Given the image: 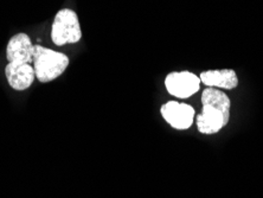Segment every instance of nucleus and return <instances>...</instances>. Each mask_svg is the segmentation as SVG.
<instances>
[{"instance_id":"5","label":"nucleus","mask_w":263,"mask_h":198,"mask_svg":"<svg viewBox=\"0 0 263 198\" xmlns=\"http://www.w3.org/2000/svg\"><path fill=\"white\" fill-rule=\"evenodd\" d=\"M161 115L176 130H187L195 120V110L190 104L168 101L161 107Z\"/></svg>"},{"instance_id":"8","label":"nucleus","mask_w":263,"mask_h":198,"mask_svg":"<svg viewBox=\"0 0 263 198\" xmlns=\"http://www.w3.org/2000/svg\"><path fill=\"white\" fill-rule=\"evenodd\" d=\"M200 82L210 88H222L227 91L235 89L238 85V79L233 69H222V70H208L199 75Z\"/></svg>"},{"instance_id":"4","label":"nucleus","mask_w":263,"mask_h":198,"mask_svg":"<svg viewBox=\"0 0 263 198\" xmlns=\"http://www.w3.org/2000/svg\"><path fill=\"white\" fill-rule=\"evenodd\" d=\"M200 79L190 71H176L166 76L167 92L178 99H187L199 91Z\"/></svg>"},{"instance_id":"7","label":"nucleus","mask_w":263,"mask_h":198,"mask_svg":"<svg viewBox=\"0 0 263 198\" xmlns=\"http://www.w3.org/2000/svg\"><path fill=\"white\" fill-rule=\"evenodd\" d=\"M33 44L30 37L24 32L17 33L11 38L6 46V58L9 62L17 63H32Z\"/></svg>"},{"instance_id":"1","label":"nucleus","mask_w":263,"mask_h":198,"mask_svg":"<svg viewBox=\"0 0 263 198\" xmlns=\"http://www.w3.org/2000/svg\"><path fill=\"white\" fill-rule=\"evenodd\" d=\"M203 112L197 116L196 122L198 131L203 134H215L230 119V99L226 93L217 88H206L202 94Z\"/></svg>"},{"instance_id":"2","label":"nucleus","mask_w":263,"mask_h":198,"mask_svg":"<svg viewBox=\"0 0 263 198\" xmlns=\"http://www.w3.org/2000/svg\"><path fill=\"white\" fill-rule=\"evenodd\" d=\"M32 63L37 80L42 83H48L56 80L69 65V57L43 45H33Z\"/></svg>"},{"instance_id":"6","label":"nucleus","mask_w":263,"mask_h":198,"mask_svg":"<svg viewBox=\"0 0 263 198\" xmlns=\"http://www.w3.org/2000/svg\"><path fill=\"white\" fill-rule=\"evenodd\" d=\"M5 76L7 82L14 91L23 92L31 87L36 79L34 69L29 63H17V62H9L5 68Z\"/></svg>"},{"instance_id":"3","label":"nucleus","mask_w":263,"mask_h":198,"mask_svg":"<svg viewBox=\"0 0 263 198\" xmlns=\"http://www.w3.org/2000/svg\"><path fill=\"white\" fill-rule=\"evenodd\" d=\"M82 37L80 21L75 11L63 9L57 12L51 26V40L53 44L62 46L75 44Z\"/></svg>"}]
</instances>
